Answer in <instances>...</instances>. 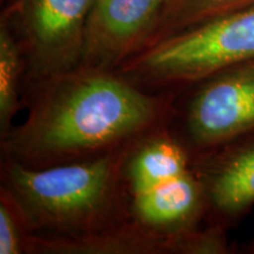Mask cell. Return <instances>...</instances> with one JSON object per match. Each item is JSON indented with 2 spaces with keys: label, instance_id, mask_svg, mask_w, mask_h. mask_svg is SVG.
I'll return each instance as SVG.
<instances>
[{
  "label": "cell",
  "instance_id": "6da1fadb",
  "mask_svg": "<svg viewBox=\"0 0 254 254\" xmlns=\"http://www.w3.org/2000/svg\"><path fill=\"white\" fill-rule=\"evenodd\" d=\"M24 123L1 138L2 159L49 167L100 157L171 123L176 94L80 65L27 88Z\"/></svg>",
  "mask_w": 254,
  "mask_h": 254
},
{
  "label": "cell",
  "instance_id": "7a4b0ae2",
  "mask_svg": "<svg viewBox=\"0 0 254 254\" xmlns=\"http://www.w3.org/2000/svg\"><path fill=\"white\" fill-rule=\"evenodd\" d=\"M133 144L97 158L41 168L2 159L0 190L33 236L80 238L110 230L131 219L124 163Z\"/></svg>",
  "mask_w": 254,
  "mask_h": 254
},
{
  "label": "cell",
  "instance_id": "3957f363",
  "mask_svg": "<svg viewBox=\"0 0 254 254\" xmlns=\"http://www.w3.org/2000/svg\"><path fill=\"white\" fill-rule=\"evenodd\" d=\"M252 58L254 5L168 34L114 71L146 91L176 94Z\"/></svg>",
  "mask_w": 254,
  "mask_h": 254
},
{
  "label": "cell",
  "instance_id": "277c9868",
  "mask_svg": "<svg viewBox=\"0 0 254 254\" xmlns=\"http://www.w3.org/2000/svg\"><path fill=\"white\" fill-rule=\"evenodd\" d=\"M124 182L133 221L163 233L201 227L206 201L192 154L170 124L148 133L129 148Z\"/></svg>",
  "mask_w": 254,
  "mask_h": 254
},
{
  "label": "cell",
  "instance_id": "5b68a950",
  "mask_svg": "<svg viewBox=\"0 0 254 254\" xmlns=\"http://www.w3.org/2000/svg\"><path fill=\"white\" fill-rule=\"evenodd\" d=\"M92 2L8 0L1 14L24 53L25 90L81 65Z\"/></svg>",
  "mask_w": 254,
  "mask_h": 254
},
{
  "label": "cell",
  "instance_id": "8992f818",
  "mask_svg": "<svg viewBox=\"0 0 254 254\" xmlns=\"http://www.w3.org/2000/svg\"><path fill=\"white\" fill-rule=\"evenodd\" d=\"M178 138L196 155L254 132V58L186 88Z\"/></svg>",
  "mask_w": 254,
  "mask_h": 254
},
{
  "label": "cell",
  "instance_id": "52a82bcc",
  "mask_svg": "<svg viewBox=\"0 0 254 254\" xmlns=\"http://www.w3.org/2000/svg\"><path fill=\"white\" fill-rule=\"evenodd\" d=\"M233 250L227 231L206 224L183 233H163L132 219L110 230L80 238L30 234L26 253L39 254H227Z\"/></svg>",
  "mask_w": 254,
  "mask_h": 254
},
{
  "label": "cell",
  "instance_id": "ba28073f",
  "mask_svg": "<svg viewBox=\"0 0 254 254\" xmlns=\"http://www.w3.org/2000/svg\"><path fill=\"white\" fill-rule=\"evenodd\" d=\"M172 0H93L81 65L114 71L153 40Z\"/></svg>",
  "mask_w": 254,
  "mask_h": 254
},
{
  "label": "cell",
  "instance_id": "9c48e42d",
  "mask_svg": "<svg viewBox=\"0 0 254 254\" xmlns=\"http://www.w3.org/2000/svg\"><path fill=\"white\" fill-rule=\"evenodd\" d=\"M206 201V224L228 231L254 207V132L193 155Z\"/></svg>",
  "mask_w": 254,
  "mask_h": 254
},
{
  "label": "cell",
  "instance_id": "30bf717a",
  "mask_svg": "<svg viewBox=\"0 0 254 254\" xmlns=\"http://www.w3.org/2000/svg\"><path fill=\"white\" fill-rule=\"evenodd\" d=\"M26 63L11 25L0 17V136L4 138L13 127L20 107V94L25 85Z\"/></svg>",
  "mask_w": 254,
  "mask_h": 254
},
{
  "label": "cell",
  "instance_id": "8fae6325",
  "mask_svg": "<svg viewBox=\"0 0 254 254\" xmlns=\"http://www.w3.org/2000/svg\"><path fill=\"white\" fill-rule=\"evenodd\" d=\"M253 5L254 0H174L150 44L174 32Z\"/></svg>",
  "mask_w": 254,
  "mask_h": 254
},
{
  "label": "cell",
  "instance_id": "7c38bea8",
  "mask_svg": "<svg viewBox=\"0 0 254 254\" xmlns=\"http://www.w3.org/2000/svg\"><path fill=\"white\" fill-rule=\"evenodd\" d=\"M30 232L17 206L5 190H0V254L26 253Z\"/></svg>",
  "mask_w": 254,
  "mask_h": 254
},
{
  "label": "cell",
  "instance_id": "4fadbf2b",
  "mask_svg": "<svg viewBox=\"0 0 254 254\" xmlns=\"http://www.w3.org/2000/svg\"><path fill=\"white\" fill-rule=\"evenodd\" d=\"M173 1H174V0H172V2H171V5H172V4H173ZM170 7H171V6H170Z\"/></svg>",
  "mask_w": 254,
  "mask_h": 254
}]
</instances>
